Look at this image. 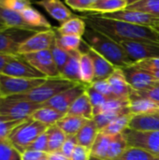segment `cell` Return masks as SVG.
<instances>
[{"label": "cell", "instance_id": "obj_28", "mask_svg": "<svg viewBox=\"0 0 159 160\" xmlns=\"http://www.w3.org/2000/svg\"><path fill=\"white\" fill-rule=\"evenodd\" d=\"M22 18L27 22V24L35 29L44 28L46 29H52V25L49 22V21L36 8L33 7L26 8L23 11L21 12Z\"/></svg>", "mask_w": 159, "mask_h": 160}, {"label": "cell", "instance_id": "obj_33", "mask_svg": "<svg viewBox=\"0 0 159 160\" xmlns=\"http://www.w3.org/2000/svg\"><path fill=\"white\" fill-rule=\"evenodd\" d=\"M128 148L127 140L123 134L112 137L106 160H116Z\"/></svg>", "mask_w": 159, "mask_h": 160}, {"label": "cell", "instance_id": "obj_45", "mask_svg": "<svg viewBox=\"0 0 159 160\" xmlns=\"http://www.w3.org/2000/svg\"><path fill=\"white\" fill-rule=\"evenodd\" d=\"M78 146V142H77V139H76V135H69V136H67L66 138V141L61 148V151L60 153L62 155H64L66 158H71L75 148Z\"/></svg>", "mask_w": 159, "mask_h": 160}, {"label": "cell", "instance_id": "obj_46", "mask_svg": "<svg viewBox=\"0 0 159 160\" xmlns=\"http://www.w3.org/2000/svg\"><path fill=\"white\" fill-rule=\"evenodd\" d=\"M91 86L97 90L98 93H100L102 96H104L107 99H110V98H115L112 92V89H111V86L108 82L107 80H103V81H97V82H94Z\"/></svg>", "mask_w": 159, "mask_h": 160}, {"label": "cell", "instance_id": "obj_51", "mask_svg": "<svg viewBox=\"0 0 159 160\" xmlns=\"http://www.w3.org/2000/svg\"><path fill=\"white\" fill-rule=\"evenodd\" d=\"M48 154L34 151V150H25L21 153V160H40L47 157Z\"/></svg>", "mask_w": 159, "mask_h": 160}, {"label": "cell", "instance_id": "obj_13", "mask_svg": "<svg viewBox=\"0 0 159 160\" xmlns=\"http://www.w3.org/2000/svg\"><path fill=\"white\" fill-rule=\"evenodd\" d=\"M88 85L80 82L78 84H76L74 87L66 90L60 94H58L57 96L53 97L52 99H50L49 101H47L46 103H44L42 105V107H49L52 109H54L62 113L67 114L68 109L70 108V106L72 105V103L81 96L82 95L87 88Z\"/></svg>", "mask_w": 159, "mask_h": 160}, {"label": "cell", "instance_id": "obj_57", "mask_svg": "<svg viewBox=\"0 0 159 160\" xmlns=\"http://www.w3.org/2000/svg\"><path fill=\"white\" fill-rule=\"evenodd\" d=\"M49 155V154H48ZM40 160H49V157L47 156V157H45L44 158H42V159H40Z\"/></svg>", "mask_w": 159, "mask_h": 160}, {"label": "cell", "instance_id": "obj_24", "mask_svg": "<svg viewBox=\"0 0 159 160\" xmlns=\"http://www.w3.org/2000/svg\"><path fill=\"white\" fill-rule=\"evenodd\" d=\"M99 130L95 123V121L88 120L86 124L81 128V130L76 134V139L78 142V145L84 146L87 148H92Z\"/></svg>", "mask_w": 159, "mask_h": 160}, {"label": "cell", "instance_id": "obj_4", "mask_svg": "<svg viewBox=\"0 0 159 160\" xmlns=\"http://www.w3.org/2000/svg\"><path fill=\"white\" fill-rule=\"evenodd\" d=\"M78 83L80 82H75L69 80H66L62 77L47 79L42 84L34 88L29 93L18 97L26 99L28 101H31L33 103L43 105L44 103L52 99L53 97L57 96L58 94L66 90L74 87Z\"/></svg>", "mask_w": 159, "mask_h": 160}, {"label": "cell", "instance_id": "obj_8", "mask_svg": "<svg viewBox=\"0 0 159 160\" xmlns=\"http://www.w3.org/2000/svg\"><path fill=\"white\" fill-rule=\"evenodd\" d=\"M55 30H53L52 28L40 30L33 34L22 43H21L18 55H24L51 50L55 42Z\"/></svg>", "mask_w": 159, "mask_h": 160}, {"label": "cell", "instance_id": "obj_54", "mask_svg": "<svg viewBox=\"0 0 159 160\" xmlns=\"http://www.w3.org/2000/svg\"><path fill=\"white\" fill-rule=\"evenodd\" d=\"M90 160H106V159H100V158H94V157H91Z\"/></svg>", "mask_w": 159, "mask_h": 160}, {"label": "cell", "instance_id": "obj_59", "mask_svg": "<svg viewBox=\"0 0 159 160\" xmlns=\"http://www.w3.org/2000/svg\"><path fill=\"white\" fill-rule=\"evenodd\" d=\"M1 99H2V98H0V103H1Z\"/></svg>", "mask_w": 159, "mask_h": 160}, {"label": "cell", "instance_id": "obj_2", "mask_svg": "<svg viewBox=\"0 0 159 160\" xmlns=\"http://www.w3.org/2000/svg\"><path fill=\"white\" fill-rule=\"evenodd\" d=\"M83 40L91 49L98 52L117 68L123 69L134 64L118 42L89 26H87L83 35Z\"/></svg>", "mask_w": 159, "mask_h": 160}, {"label": "cell", "instance_id": "obj_52", "mask_svg": "<svg viewBox=\"0 0 159 160\" xmlns=\"http://www.w3.org/2000/svg\"><path fill=\"white\" fill-rule=\"evenodd\" d=\"M16 56V55H15ZM12 55H6V54H1L0 53V73L4 69L5 66L7 64V62L12 58Z\"/></svg>", "mask_w": 159, "mask_h": 160}, {"label": "cell", "instance_id": "obj_11", "mask_svg": "<svg viewBox=\"0 0 159 160\" xmlns=\"http://www.w3.org/2000/svg\"><path fill=\"white\" fill-rule=\"evenodd\" d=\"M118 43L125 49L133 62L150 58H159V43L128 40H121L118 41Z\"/></svg>", "mask_w": 159, "mask_h": 160}, {"label": "cell", "instance_id": "obj_39", "mask_svg": "<svg viewBox=\"0 0 159 160\" xmlns=\"http://www.w3.org/2000/svg\"><path fill=\"white\" fill-rule=\"evenodd\" d=\"M130 99L129 98H110L107 99L106 103L102 108V112H120L129 109Z\"/></svg>", "mask_w": 159, "mask_h": 160}, {"label": "cell", "instance_id": "obj_7", "mask_svg": "<svg viewBox=\"0 0 159 160\" xmlns=\"http://www.w3.org/2000/svg\"><path fill=\"white\" fill-rule=\"evenodd\" d=\"M128 147H135L159 157V131H141L127 128L123 133Z\"/></svg>", "mask_w": 159, "mask_h": 160}, {"label": "cell", "instance_id": "obj_15", "mask_svg": "<svg viewBox=\"0 0 159 160\" xmlns=\"http://www.w3.org/2000/svg\"><path fill=\"white\" fill-rule=\"evenodd\" d=\"M122 70L126 76L128 84L134 91L146 90L159 82L148 71L135 68L133 66L123 68Z\"/></svg>", "mask_w": 159, "mask_h": 160}, {"label": "cell", "instance_id": "obj_12", "mask_svg": "<svg viewBox=\"0 0 159 160\" xmlns=\"http://www.w3.org/2000/svg\"><path fill=\"white\" fill-rule=\"evenodd\" d=\"M101 16L108 18V19L123 21L128 23L141 25V26H148V27H154V28L159 26V17L148 14V13H144L142 11H137V10L124 9V10H120V11L113 12V13L103 14Z\"/></svg>", "mask_w": 159, "mask_h": 160}, {"label": "cell", "instance_id": "obj_37", "mask_svg": "<svg viewBox=\"0 0 159 160\" xmlns=\"http://www.w3.org/2000/svg\"><path fill=\"white\" fill-rule=\"evenodd\" d=\"M116 160H159V157L140 148L128 147Z\"/></svg>", "mask_w": 159, "mask_h": 160}, {"label": "cell", "instance_id": "obj_47", "mask_svg": "<svg viewBox=\"0 0 159 160\" xmlns=\"http://www.w3.org/2000/svg\"><path fill=\"white\" fill-rule=\"evenodd\" d=\"M135 68L143 69V70H159V58H150L140 60L134 62L132 65Z\"/></svg>", "mask_w": 159, "mask_h": 160}, {"label": "cell", "instance_id": "obj_27", "mask_svg": "<svg viewBox=\"0 0 159 160\" xmlns=\"http://www.w3.org/2000/svg\"><path fill=\"white\" fill-rule=\"evenodd\" d=\"M88 119L80 117V116H74V115H68L66 114L57 124L56 126L67 135H76L81 128L86 124Z\"/></svg>", "mask_w": 159, "mask_h": 160}, {"label": "cell", "instance_id": "obj_18", "mask_svg": "<svg viewBox=\"0 0 159 160\" xmlns=\"http://www.w3.org/2000/svg\"><path fill=\"white\" fill-rule=\"evenodd\" d=\"M112 92L116 98H129L133 89L128 84L126 76L121 68H116L115 71L107 79Z\"/></svg>", "mask_w": 159, "mask_h": 160}, {"label": "cell", "instance_id": "obj_35", "mask_svg": "<svg viewBox=\"0 0 159 160\" xmlns=\"http://www.w3.org/2000/svg\"><path fill=\"white\" fill-rule=\"evenodd\" d=\"M111 139L112 137H109L99 132L91 148V157L97 158L100 159H106Z\"/></svg>", "mask_w": 159, "mask_h": 160}, {"label": "cell", "instance_id": "obj_48", "mask_svg": "<svg viewBox=\"0 0 159 160\" xmlns=\"http://www.w3.org/2000/svg\"><path fill=\"white\" fill-rule=\"evenodd\" d=\"M26 150H34L42 153L48 154V135L47 133H43L40 135Z\"/></svg>", "mask_w": 159, "mask_h": 160}, {"label": "cell", "instance_id": "obj_6", "mask_svg": "<svg viewBox=\"0 0 159 160\" xmlns=\"http://www.w3.org/2000/svg\"><path fill=\"white\" fill-rule=\"evenodd\" d=\"M47 79H24L0 74V98H6L25 95L42 84Z\"/></svg>", "mask_w": 159, "mask_h": 160}, {"label": "cell", "instance_id": "obj_26", "mask_svg": "<svg viewBox=\"0 0 159 160\" xmlns=\"http://www.w3.org/2000/svg\"><path fill=\"white\" fill-rule=\"evenodd\" d=\"M65 115V113H62L54 109L49 107H41L37 109L30 118L47 127H51L56 125Z\"/></svg>", "mask_w": 159, "mask_h": 160}, {"label": "cell", "instance_id": "obj_34", "mask_svg": "<svg viewBox=\"0 0 159 160\" xmlns=\"http://www.w3.org/2000/svg\"><path fill=\"white\" fill-rule=\"evenodd\" d=\"M55 44L66 52L78 51L81 48L82 38L71 35H59L55 31Z\"/></svg>", "mask_w": 159, "mask_h": 160}, {"label": "cell", "instance_id": "obj_30", "mask_svg": "<svg viewBox=\"0 0 159 160\" xmlns=\"http://www.w3.org/2000/svg\"><path fill=\"white\" fill-rule=\"evenodd\" d=\"M46 133L48 135V154L60 152L67 135L56 125L49 127Z\"/></svg>", "mask_w": 159, "mask_h": 160}, {"label": "cell", "instance_id": "obj_50", "mask_svg": "<svg viewBox=\"0 0 159 160\" xmlns=\"http://www.w3.org/2000/svg\"><path fill=\"white\" fill-rule=\"evenodd\" d=\"M90 158H91V149L84 146L78 145L75 148L69 160H90Z\"/></svg>", "mask_w": 159, "mask_h": 160}, {"label": "cell", "instance_id": "obj_22", "mask_svg": "<svg viewBox=\"0 0 159 160\" xmlns=\"http://www.w3.org/2000/svg\"><path fill=\"white\" fill-rule=\"evenodd\" d=\"M82 52L80 50L69 52V58L61 71V77L75 82H82L80 76V59Z\"/></svg>", "mask_w": 159, "mask_h": 160}, {"label": "cell", "instance_id": "obj_5", "mask_svg": "<svg viewBox=\"0 0 159 160\" xmlns=\"http://www.w3.org/2000/svg\"><path fill=\"white\" fill-rule=\"evenodd\" d=\"M42 105L33 103L20 97H10L1 99L0 103V117L13 120L25 121Z\"/></svg>", "mask_w": 159, "mask_h": 160}, {"label": "cell", "instance_id": "obj_16", "mask_svg": "<svg viewBox=\"0 0 159 160\" xmlns=\"http://www.w3.org/2000/svg\"><path fill=\"white\" fill-rule=\"evenodd\" d=\"M82 45L84 47V50L82 52H86L90 56L93 62L94 71H95L94 82L107 80L115 71L117 68L113 66L111 62H109L106 58H104L102 55H100L98 52L91 49L83 39H82Z\"/></svg>", "mask_w": 159, "mask_h": 160}, {"label": "cell", "instance_id": "obj_41", "mask_svg": "<svg viewBox=\"0 0 159 160\" xmlns=\"http://www.w3.org/2000/svg\"><path fill=\"white\" fill-rule=\"evenodd\" d=\"M21 123L22 121H13L0 117V142H7L11 132Z\"/></svg>", "mask_w": 159, "mask_h": 160}, {"label": "cell", "instance_id": "obj_17", "mask_svg": "<svg viewBox=\"0 0 159 160\" xmlns=\"http://www.w3.org/2000/svg\"><path fill=\"white\" fill-rule=\"evenodd\" d=\"M129 128L141 131H159V110L133 115Z\"/></svg>", "mask_w": 159, "mask_h": 160}, {"label": "cell", "instance_id": "obj_43", "mask_svg": "<svg viewBox=\"0 0 159 160\" xmlns=\"http://www.w3.org/2000/svg\"><path fill=\"white\" fill-rule=\"evenodd\" d=\"M0 160H21V154L8 142H0Z\"/></svg>", "mask_w": 159, "mask_h": 160}, {"label": "cell", "instance_id": "obj_32", "mask_svg": "<svg viewBox=\"0 0 159 160\" xmlns=\"http://www.w3.org/2000/svg\"><path fill=\"white\" fill-rule=\"evenodd\" d=\"M129 10H137L159 17V0H136L129 1L127 8Z\"/></svg>", "mask_w": 159, "mask_h": 160}, {"label": "cell", "instance_id": "obj_14", "mask_svg": "<svg viewBox=\"0 0 159 160\" xmlns=\"http://www.w3.org/2000/svg\"><path fill=\"white\" fill-rule=\"evenodd\" d=\"M0 74L24 79L46 78L36 68H34L30 64H28L21 55L13 56L5 66L4 69Z\"/></svg>", "mask_w": 159, "mask_h": 160}, {"label": "cell", "instance_id": "obj_58", "mask_svg": "<svg viewBox=\"0 0 159 160\" xmlns=\"http://www.w3.org/2000/svg\"><path fill=\"white\" fill-rule=\"evenodd\" d=\"M156 29H157V32L159 33V26L158 27H156Z\"/></svg>", "mask_w": 159, "mask_h": 160}, {"label": "cell", "instance_id": "obj_49", "mask_svg": "<svg viewBox=\"0 0 159 160\" xmlns=\"http://www.w3.org/2000/svg\"><path fill=\"white\" fill-rule=\"evenodd\" d=\"M95 0H66V5L77 11H87Z\"/></svg>", "mask_w": 159, "mask_h": 160}, {"label": "cell", "instance_id": "obj_20", "mask_svg": "<svg viewBox=\"0 0 159 160\" xmlns=\"http://www.w3.org/2000/svg\"><path fill=\"white\" fill-rule=\"evenodd\" d=\"M129 1L127 0H95L87 11L94 14H109L127 9Z\"/></svg>", "mask_w": 159, "mask_h": 160}, {"label": "cell", "instance_id": "obj_9", "mask_svg": "<svg viewBox=\"0 0 159 160\" xmlns=\"http://www.w3.org/2000/svg\"><path fill=\"white\" fill-rule=\"evenodd\" d=\"M35 33L37 32L15 28L0 30V53L12 56L18 55L21 43Z\"/></svg>", "mask_w": 159, "mask_h": 160}, {"label": "cell", "instance_id": "obj_10", "mask_svg": "<svg viewBox=\"0 0 159 160\" xmlns=\"http://www.w3.org/2000/svg\"><path fill=\"white\" fill-rule=\"evenodd\" d=\"M21 56L46 78L52 79L61 77L60 71L54 63L51 50L24 54Z\"/></svg>", "mask_w": 159, "mask_h": 160}, {"label": "cell", "instance_id": "obj_55", "mask_svg": "<svg viewBox=\"0 0 159 160\" xmlns=\"http://www.w3.org/2000/svg\"><path fill=\"white\" fill-rule=\"evenodd\" d=\"M0 25H4L3 24V21H2V18H1V16H0ZM5 26V25H4Z\"/></svg>", "mask_w": 159, "mask_h": 160}, {"label": "cell", "instance_id": "obj_56", "mask_svg": "<svg viewBox=\"0 0 159 160\" xmlns=\"http://www.w3.org/2000/svg\"><path fill=\"white\" fill-rule=\"evenodd\" d=\"M5 28H7V27L4 26V25H0V30H3V29H5Z\"/></svg>", "mask_w": 159, "mask_h": 160}, {"label": "cell", "instance_id": "obj_38", "mask_svg": "<svg viewBox=\"0 0 159 160\" xmlns=\"http://www.w3.org/2000/svg\"><path fill=\"white\" fill-rule=\"evenodd\" d=\"M86 94L89 98L90 103L93 108V118L102 112V108L107 101V98L95 90L91 85H88L86 88Z\"/></svg>", "mask_w": 159, "mask_h": 160}, {"label": "cell", "instance_id": "obj_19", "mask_svg": "<svg viewBox=\"0 0 159 160\" xmlns=\"http://www.w3.org/2000/svg\"><path fill=\"white\" fill-rule=\"evenodd\" d=\"M36 4L42 7L53 19L61 22V24L73 18V13L59 0H42L36 2Z\"/></svg>", "mask_w": 159, "mask_h": 160}, {"label": "cell", "instance_id": "obj_36", "mask_svg": "<svg viewBox=\"0 0 159 160\" xmlns=\"http://www.w3.org/2000/svg\"><path fill=\"white\" fill-rule=\"evenodd\" d=\"M127 113H130L129 109L120 111V112H101L100 114L95 116L93 118V120L95 121L98 130L101 131L108 125H110L112 121H114L118 117H120L124 114H127Z\"/></svg>", "mask_w": 159, "mask_h": 160}, {"label": "cell", "instance_id": "obj_25", "mask_svg": "<svg viewBox=\"0 0 159 160\" xmlns=\"http://www.w3.org/2000/svg\"><path fill=\"white\" fill-rule=\"evenodd\" d=\"M87 28V24L82 18L73 17L66 22L62 23L59 27L55 28V31L59 35H71L83 37Z\"/></svg>", "mask_w": 159, "mask_h": 160}, {"label": "cell", "instance_id": "obj_44", "mask_svg": "<svg viewBox=\"0 0 159 160\" xmlns=\"http://www.w3.org/2000/svg\"><path fill=\"white\" fill-rule=\"evenodd\" d=\"M30 6L31 3L27 0H0V8L17 12H22Z\"/></svg>", "mask_w": 159, "mask_h": 160}, {"label": "cell", "instance_id": "obj_1", "mask_svg": "<svg viewBox=\"0 0 159 160\" xmlns=\"http://www.w3.org/2000/svg\"><path fill=\"white\" fill-rule=\"evenodd\" d=\"M87 26L110 37L116 42L121 40L159 43V33L154 27L141 26L105 18L99 14H88L82 18Z\"/></svg>", "mask_w": 159, "mask_h": 160}, {"label": "cell", "instance_id": "obj_29", "mask_svg": "<svg viewBox=\"0 0 159 160\" xmlns=\"http://www.w3.org/2000/svg\"><path fill=\"white\" fill-rule=\"evenodd\" d=\"M132 117H133V114L131 113L124 114L118 117L117 119H115L114 121H112L110 125H108L105 128H103L99 132L109 137H114V136L123 134L127 128H129V125H130Z\"/></svg>", "mask_w": 159, "mask_h": 160}, {"label": "cell", "instance_id": "obj_53", "mask_svg": "<svg viewBox=\"0 0 159 160\" xmlns=\"http://www.w3.org/2000/svg\"><path fill=\"white\" fill-rule=\"evenodd\" d=\"M49 160H69V158H66L64 155H62L60 152L58 153H52V154H49Z\"/></svg>", "mask_w": 159, "mask_h": 160}, {"label": "cell", "instance_id": "obj_31", "mask_svg": "<svg viewBox=\"0 0 159 160\" xmlns=\"http://www.w3.org/2000/svg\"><path fill=\"white\" fill-rule=\"evenodd\" d=\"M81 82L86 85H91L95 81V71L93 62L86 52H82L80 59Z\"/></svg>", "mask_w": 159, "mask_h": 160}, {"label": "cell", "instance_id": "obj_3", "mask_svg": "<svg viewBox=\"0 0 159 160\" xmlns=\"http://www.w3.org/2000/svg\"><path fill=\"white\" fill-rule=\"evenodd\" d=\"M49 127L31 118L17 126L8 137L7 142L21 154L25 151L40 135L45 133Z\"/></svg>", "mask_w": 159, "mask_h": 160}, {"label": "cell", "instance_id": "obj_21", "mask_svg": "<svg viewBox=\"0 0 159 160\" xmlns=\"http://www.w3.org/2000/svg\"><path fill=\"white\" fill-rule=\"evenodd\" d=\"M0 16L3 21V24L7 28H15V29H22L27 31L37 32L38 29H35L27 24L24 19L22 16L21 12L12 11L8 9H5L0 8Z\"/></svg>", "mask_w": 159, "mask_h": 160}, {"label": "cell", "instance_id": "obj_23", "mask_svg": "<svg viewBox=\"0 0 159 160\" xmlns=\"http://www.w3.org/2000/svg\"><path fill=\"white\" fill-rule=\"evenodd\" d=\"M67 114L83 117L88 120L93 119V108L86 94V91L72 103Z\"/></svg>", "mask_w": 159, "mask_h": 160}, {"label": "cell", "instance_id": "obj_40", "mask_svg": "<svg viewBox=\"0 0 159 160\" xmlns=\"http://www.w3.org/2000/svg\"><path fill=\"white\" fill-rule=\"evenodd\" d=\"M133 98H146L150 100H154L156 102H159V82L154 86L142 90V91H134L129 97V99Z\"/></svg>", "mask_w": 159, "mask_h": 160}, {"label": "cell", "instance_id": "obj_42", "mask_svg": "<svg viewBox=\"0 0 159 160\" xmlns=\"http://www.w3.org/2000/svg\"><path fill=\"white\" fill-rule=\"evenodd\" d=\"M51 52H52L54 63H55V65H56V67L59 69L60 74H61L62 69L64 68L65 65L67 64V62L69 58V52H66V51L60 49L55 44V42L52 45V47L51 48Z\"/></svg>", "mask_w": 159, "mask_h": 160}]
</instances>
